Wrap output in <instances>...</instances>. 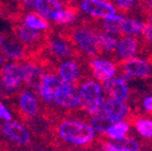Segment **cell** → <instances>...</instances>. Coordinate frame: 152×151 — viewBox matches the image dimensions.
Instances as JSON below:
<instances>
[{"label": "cell", "mask_w": 152, "mask_h": 151, "mask_svg": "<svg viewBox=\"0 0 152 151\" xmlns=\"http://www.w3.org/2000/svg\"><path fill=\"white\" fill-rule=\"evenodd\" d=\"M23 83V67L19 62L7 64L0 70V88L3 92H15Z\"/></svg>", "instance_id": "277c9868"}, {"label": "cell", "mask_w": 152, "mask_h": 151, "mask_svg": "<svg viewBox=\"0 0 152 151\" xmlns=\"http://www.w3.org/2000/svg\"><path fill=\"white\" fill-rule=\"evenodd\" d=\"M0 132L17 145H28L31 142V133L18 122H3L0 124Z\"/></svg>", "instance_id": "9c48e42d"}, {"label": "cell", "mask_w": 152, "mask_h": 151, "mask_svg": "<svg viewBox=\"0 0 152 151\" xmlns=\"http://www.w3.org/2000/svg\"><path fill=\"white\" fill-rule=\"evenodd\" d=\"M18 105L20 112L26 117H34L39 111L38 99L30 90H23L18 96Z\"/></svg>", "instance_id": "e0dca14e"}, {"label": "cell", "mask_w": 152, "mask_h": 151, "mask_svg": "<svg viewBox=\"0 0 152 151\" xmlns=\"http://www.w3.org/2000/svg\"><path fill=\"white\" fill-rule=\"evenodd\" d=\"M60 34L69 39L76 49L79 48L81 52L88 56L96 57L102 54L98 45V33L95 29V24H77L70 29H64Z\"/></svg>", "instance_id": "6da1fadb"}, {"label": "cell", "mask_w": 152, "mask_h": 151, "mask_svg": "<svg viewBox=\"0 0 152 151\" xmlns=\"http://www.w3.org/2000/svg\"><path fill=\"white\" fill-rule=\"evenodd\" d=\"M148 4H149V5H148V7H149V9L152 11V1H149V2H148Z\"/></svg>", "instance_id": "d590c367"}, {"label": "cell", "mask_w": 152, "mask_h": 151, "mask_svg": "<svg viewBox=\"0 0 152 151\" xmlns=\"http://www.w3.org/2000/svg\"><path fill=\"white\" fill-rule=\"evenodd\" d=\"M100 113L109 116L115 122H125L130 117V108L125 102L116 100V99L108 98L104 99L102 105Z\"/></svg>", "instance_id": "8fae6325"}, {"label": "cell", "mask_w": 152, "mask_h": 151, "mask_svg": "<svg viewBox=\"0 0 152 151\" xmlns=\"http://www.w3.org/2000/svg\"><path fill=\"white\" fill-rule=\"evenodd\" d=\"M79 9L90 16L102 19L109 18L116 13L111 1L104 0H83L79 2Z\"/></svg>", "instance_id": "30bf717a"}, {"label": "cell", "mask_w": 152, "mask_h": 151, "mask_svg": "<svg viewBox=\"0 0 152 151\" xmlns=\"http://www.w3.org/2000/svg\"><path fill=\"white\" fill-rule=\"evenodd\" d=\"M77 16V10L75 7H64L61 11L57 13L53 18L56 24H70L75 20Z\"/></svg>", "instance_id": "d4e9b609"}, {"label": "cell", "mask_w": 152, "mask_h": 151, "mask_svg": "<svg viewBox=\"0 0 152 151\" xmlns=\"http://www.w3.org/2000/svg\"><path fill=\"white\" fill-rule=\"evenodd\" d=\"M116 123L115 120L110 118L109 116L100 113L98 115H95L91 118V127L94 131L100 133V134H106L107 131Z\"/></svg>", "instance_id": "7402d4cb"}, {"label": "cell", "mask_w": 152, "mask_h": 151, "mask_svg": "<svg viewBox=\"0 0 152 151\" xmlns=\"http://www.w3.org/2000/svg\"><path fill=\"white\" fill-rule=\"evenodd\" d=\"M57 135L61 141L75 146H85L94 139L95 131L89 124L80 119H64L57 124Z\"/></svg>", "instance_id": "7a4b0ae2"}, {"label": "cell", "mask_w": 152, "mask_h": 151, "mask_svg": "<svg viewBox=\"0 0 152 151\" xmlns=\"http://www.w3.org/2000/svg\"><path fill=\"white\" fill-rule=\"evenodd\" d=\"M0 119H2L3 122H11L12 120V114L2 103H0Z\"/></svg>", "instance_id": "4dcf8cb0"}, {"label": "cell", "mask_w": 152, "mask_h": 151, "mask_svg": "<svg viewBox=\"0 0 152 151\" xmlns=\"http://www.w3.org/2000/svg\"><path fill=\"white\" fill-rule=\"evenodd\" d=\"M4 39H5V38L3 37V36L1 35V34H0V48H1V45H2L3 41H4Z\"/></svg>", "instance_id": "e575fe53"}, {"label": "cell", "mask_w": 152, "mask_h": 151, "mask_svg": "<svg viewBox=\"0 0 152 151\" xmlns=\"http://www.w3.org/2000/svg\"><path fill=\"white\" fill-rule=\"evenodd\" d=\"M57 75L59 76L64 83L76 87V85H78L83 77V71L78 62L69 59V60H64L59 65Z\"/></svg>", "instance_id": "7c38bea8"}, {"label": "cell", "mask_w": 152, "mask_h": 151, "mask_svg": "<svg viewBox=\"0 0 152 151\" xmlns=\"http://www.w3.org/2000/svg\"><path fill=\"white\" fill-rule=\"evenodd\" d=\"M128 131L129 124L127 122H117L108 130L106 134L110 137V139H119L125 137Z\"/></svg>", "instance_id": "83f0119b"}, {"label": "cell", "mask_w": 152, "mask_h": 151, "mask_svg": "<svg viewBox=\"0 0 152 151\" xmlns=\"http://www.w3.org/2000/svg\"><path fill=\"white\" fill-rule=\"evenodd\" d=\"M23 67V83L28 86L31 90H33V93L39 94L40 91L41 83L45 77V71L41 67L34 62H26L22 65Z\"/></svg>", "instance_id": "4fadbf2b"}, {"label": "cell", "mask_w": 152, "mask_h": 151, "mask_svg": "<svg viewBox=\"0 0 152 151\" xmlns=\"http://www.w3.org/2000/svg\"><path fill=\"white\" fill-rule=\"evenodd\" d=\"M13 30H14L15 38L26 50L41 47L42 45H45V41L49 36L48 33L30 29L22 23H17L16 26H14Z\"/></svg>", "instance_id": "8992f818"}, {"label": "cell", "mask_w": 152, "mask_h": 151, "mask_svg": "<svg viewBox=\"0 0 152 151\" xmlns=\"http://www.w3.org/2000/svg\"><path fill=\"white\" fill-rule=\"evenodd\" d=\"M26 26L37 31H45L50 28L49 20L43 18L42 16L36 12H28L24 15L23 17V23Z\"/></svg>", "instance_id": "44dd1931"}, {"label": "cell", "mask_w": 152, "mask_h": 151, "mask_svg": "<svg viewBox=\"0 0 152 151\" xmlns=\"http://www.w3.org/2000/svg\"><path fill=\"white\" fill-rule=\"evenodd\" d=\"M110 144L114 145L123 151H140V146L131 137H123L119 139H108Z\"/></svg>", "instance_id": "4316f807"}, {"label": "cell", "mask_w": 152, "mask_h": 151, "mask_svg": "<svg viewBox=\"0 0 152 151\" xmlns=\"http://www.w3.org/2000/svg\"><path fill=\"white\" fill-rule=\"evenodd\" d=\"M78 94L80 96L83 108L92 116L98 115L102 112L104 102L102 89L94 80H85L79 85Z\"/></svg>", "instance_id": "3957f363"}, {"label": "cell", "mask_w": 152, "mask_h": 151, "mask_svg": "<svg viewBox=\"0 0 152 151\" xmlns=\"http://www.w3.org/2000/svg\"><path fill=\"white\" fill-rule=\"evenodd\" d=\"M53 103H55L60 108L69 109V110L83 107L80 96L76 87L66 83H62L59 89L56 91Z\"/></svg>", "instance_id": "ba28073f"}, {"label": "cell", "mask_w": 152, "mask_h": 151, "mask_svg": "<svg viewBox=\"0 0 152 151\" xmlns=\"http://www.w3.org/2000/svg\"><path fill=\"white\" fill-rule=\"evenodd\" d=\"M5 57H4V55L2 54V53L0 52V70L2 69V67L4 66V62H5Z\"/></svg>", "instance_id": "836d02e7"}, {"label": "cell", "mask_w": 152, "mask_h": 151, "mask_svg": "<svg viewBox=\"0 0 152 151\" xmlns=\"http://www.w3.org/2000/svg\"><path fill=\"white\" fill-rule=\"evenodd\" d=\"M117 51L121 59L128 60L134 57V55L140 51V43L138 39L132 36H127L123 37L121 43H118Z\"/></svg>", "instance_id": "ffe728a7"}, {"label": "cell", "mask_w": 152, "mask_h": 151, "mask_svg": "<svg viewBox=\"0 0 152 151\" xmlns=\"http://www.w3.org/2000/svg\"><path fill=\"white\" fill-rule=\"evenodd\" d=\"M144 36H145L146 40H147L148 43H152V26H146L145 31H144Z\"/></svg>", "instance_id": "d6a6232c"}, {"label": "cell", "mask_w": 152, "mask_h": 151, "mask_svg": "<svg viewBox=\"0 0 152 151\" xmlns=\"http://www.w3.org/2000/svg\"><path fill=\"white\" fill-rule=\"evenodd\" d=\"M142 106H144V109H145L148 113L152 114V96H148L146 98H144Z\"/></svg>", "instance_id": "1f68e13d"}, {"label": "cell", "mask_w": 152, "mask_h": 151, "mask_svg": "<svg viewBox=\"0 0 152 151\" xmlns=\"http://www.w3.org/2000/svg\"><path fill=\"white\" fill-rule=\"evenodd\" d=\"M1 53L5 58L19 60L28 57V50L19 43L15 37L4 39L1 45Z\"/></svg>", "instance_id": "ac0fdd59"}, {"label": "cell", "mask_w": 152, "mask_h": 151, "mask_svg": "<svg viewBox=\"0 0 152 151\" xmlns=\"http://www.w3.org/2000/svg\"><path fill=\"white\" fill-rule=\"evenodd\" d=\"M111 3L113 4L114 7H116L123 13H128L129 11H131L134 7L136 2L133 0H116V1H113Z\"/></svg>", "instance_id": "f546056e"}, {"label": "cell", "mask_w": 152, "mask_h": 151, "mask_svg": "<svg viewBox=\"0 0 152 151\" xmlns=\"http://www.w3.org/2000/svg\"><path fill=\"white\" fill-rule=\"evenodd\" d=\"M104 90L108 94L109 98L116 99L121 102H125L130 94V90L127 87L125 80L119 77L111 78L104 83Z\"/></svg>", "instance_id": "9a60e30c"}, {"label": "cell", "mask_w": 152, "mask_h": 151, "mask_svg": "<svg viewBox=\"0 0 152 151\" xmlns=\"http://www.w3.org/2000/svg\"><path fill=\"white\" fill-rule=\"evenodd\" d=\"M45 47L48 54L56 60L77 56L78 54V50L74 47L69 39L64 37L61 34L55 37H50V35L48 36L47 40L45 41Z\"/></svg>", "instance_id": "5b68a950"}, {"label": "cell", "mask_w": 152, "mask_h": 151, "mask_svg": "<svg viewBox=\"0 0 152 151\" xmlns=\"http://www.w3.org/2000/svg\"><path fill=\"white\" fill-rule=\"evenodd\" d=\"M125 18L118 15H113V16L106 18L102 20V28L106 34H115V35H121V24H123Z\"/></svg>", "instance_id": "603a6c76"}, {"label": "cell", "mask_w": 152, "mask_h": 151, "mask_svg": "<svg viewBox=\"0 0 152 151\" xmlns=\"http://www.w3.org/2000/svg\"><path fill=\"white\" fill-rule=\"evenodd\" d=\"M134 126H135L137 132L142 136L152 139V120L146 119V118H138L134 120Z\"/></svg>", "instance_id": "f1b7e54d"}, {"label": "cell", "mask_w": 152, "mask_h": 151, "mask_svg": "<svg viewBox=\"0 0 152 151\" xmlns=\"http://www.w3.org/2000/svg\"><path fill=\"white\" fill-rule=\"evenodd\" d=\"M64 7V2L58 0H35L34 12L45 18L47 20H53L54 16Z\"/></svg>", "instance_id": "d6986e66"}, {"label": "cell", "mask_w": 152, "mask_h": 151, "mask_svg": "<svg viewBox=\"0 0 152 151\" xmlns=\"http://www.w3.org/2000/svg\"><path fill=\"white\" fill-rule=\"evenodd\" d=\"M62 83L64 81L57 74H55L54 72H48L45 74L38 96H40L41 100L45 104H52L55 93L59 89Z\"/></svg>", "instance_id": "5bb4252c"}, {"label": "cell", "mask_w": 152, "mask_h": 151, "mask_svg": "<svg viewBox=\"0 0 152 151\" xmlns=\"http://www.w3.org/2000/svg\"><path fill=\"white\" fill-rule=\"evenodd\" d=\"M119 71H121V76L125 78H148L152 74L151 64L142 58L133 57L128 60H124L118 66Z\"/></svg>", "instance_id": "52a82bcc"}, {"label": "cell", "mask_w": 152, "mask_h": 151, "mask_svg": "<svg viewBox=\"0 0 152 151\" xmlns=\"http://www.w3.org/2000/svg\"><path fill=\"white\" fill-rule=\"evenodd\" d=\"M98 45H99L102 53H115V51L117 50V47H118V43H117V39L115 37L104 33L98 34Z\"/></svg>", "instance_id": "484cf974"}, {"label": "cell", "mask_w": 152, "mask_h": 151, "mask_svg": "<svg viewBox=\"0 0 152 151\" xmlns=\"http://www.w3.org/2000/svg\"><path fill=\"white\" fill-rule=\"evenodd\" d=\"M146 26H147V23L140 22L135 19H125L121 24V34H126V35L142 34Z\"/></svg>", "instance_id": "cb8c5ba5"}, {"label": "cell", "mask_w": 152, "mask_h": 151, "mask_svg": "<svg viewBox=\"0 0 152 151\" xmlns=\"http://www.w3.org/2000/svg\"><path fill=\"white\" fill-rule=\"evenodd\" d=\"M90 68L92 70L93 76L102 83H106L107 80L113 78L116 73V67L111 62L99 58L92 59L90 62Z\"/></svg>", "instance_id": "2e32d148"}]
</instances>
